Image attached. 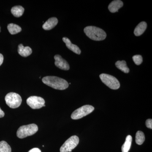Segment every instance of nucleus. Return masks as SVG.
Wrapping results in <instances>:
<instances>
[{"instance_id":"2","label":"nucleus","mask_w":152,"mask_h":152,"mask_svg":"<svg viewBox=\"0 0 152 152\" xmlns=\"http://www.w3.org/2000/svg\"><path fill=\"white\" fill-rule=\"evenodd\" d=\"M84 31L87 37L93 40H104L107 37L105 32L100 28L97 27L89 26L85 28Z\"/></svg>"},{"instance_id":"13","label":"nucleus","mask_w":152,"mask_h":152,"mask_svg":"<svg viewBox=\"0 0 152 152\" xmlns=\"http://www.w3.org/2000/svg\"><path fill=\"white\" fill-rule=\"evenodd\" d=\"M18 53L22 56L26 57L31 54L32 50L29 47H24L23 44H20L18 47Z\"/></svg>"},{"instance_id":"22","label":"nucleus","mask_w":152,"mask_h":152,"mask_svg":"<svg viewBox=\"0 0 152 152\" xmlns=\"http://www.w3.org/2000/svg\"><path fill=\"white\" fill-rule=\"evenodd\" d=\"M146 126L149 129H152V120L151 119H149L146 120L145 122Z\"/></svg>"},{"instance_id":"12","label":"nucleus","mask_w":152,"mask_h":152,"mask_svg":"<svg viewBox=\"0 0 152 152\" xmlns=\"http://www.w3.org/2000/svg\"><path fill=\"white\" fill-rule=\"evenodd\" d=\"M58 23V20L57 18L54 17L50 18L43 25V28L45 30H51L56 26Z\"/></svg>"},{"instance_id":"23","label":"nucleus","mask_w":152,"mask_h":152,"mask_svg":"<svg viewBox=\"0 0 152 152\" xmlns=\"http://www.w3.org/2000/svg\"><path fill=\"white\" fill-rule=\"evenodd\" d=\"M28 152H41V150L38 148H34Z\"/></svg>"},{"instance_id":"6","label":"nucleus","mask_w":152,"mask_h":152,"mask_svg":"<svg viewBox=\"0 0 152 152\" xmlns=\"http://www.w3.org/2000/svg\"><path fill=\"white\" fill-rule=\"evenodd\" d=\"M94 107L90 105L82 106L73 112L71 115V118L73 120L80 119L91 113L94 111Z\"/></svg>"},{"instance_id":"5","label":"nucleus","mask_w":152,"mask_h":152,"mask_svg":"<svg viewBox=\"0 0 152 152\" xmlns=\"http://www.w3.org/2000/svg\"><path fill=\"white\" fill-rule=\"evenodd\" d=\"M99 77L102 81L110 88L113 90L119 88L120 82L113 76L108 74H102L100 75Z\"/></svg>"},{"instance_id":"3","label":"nucleus","mask_w":152,"mask_h":152,"mask_svg":"<svg viewBox=\"0 0 152 152\" xmlns=\"http://www.w3.org/2000/svg\"><path fill=\"white\" fill-rule=\"evenodd\" d=\"M38 131V126L35 124L21 126L17 131V137L20 139L24 138L28 136L33 135Z\"/></svg>"},{"instance_id":"15","label":"nucleus","mask_w":152,"mask_h":152,"mask_svg":"<svg viewBox=\"0 0 152 152\" xmlns=\"http://www.w3.org/2000/svg\"><path fill=\"white\" fill-rule=\"evenodd\" d=\"M24 9L21 6H16L13 7L11 9V13L14 16L19 18L22 16L24 12Z\"/></svg>"},{"instance_id":"19","label":"nucleus","mask_w":152,"mask_h":152,"mask_svg":"<svg viewBox=\"0 0 152 152\" xmlns=\"http://www.w3.org/2000/svg\"><path fill=\"white\" fill-rule=\"evenodd\" d=\"M145 140V136L142 131H139L136 134V142L138 145H141Z\"/></svg>"},{"instance_id":"9","label":"nucleus","mask_w":152,"mask_h":152,"mask_svg":"<svg viewBox=\"0 0 152 152\" xmlns=\"http://www.w3.org/2000/svg\"><path fill=\"white\" fill-rule=\"evenodd\" d=\"M55 64L57 67L64 70H69L70 69L69 65L66 60L64 59L60 55L55 56Z\"/></svg>"},{"instance_id":"18","label":"nucleus","mask_w":152,"mask_h":152,"mask_svg":"<svg viewBox=\"0 0 152 152\" xmlns=\"http://www.w3.org/2000/svg\"><path fill=\"white\" fill-rule=\"evenodd\" d=\"M7 29L9 32L12 35L16 34L21 31L22 28L20 26L14 23L8 25Z\"/></svg>"},{"instance_id":"7","label":"nucleus","mask_w":152,"mask_h":152,"mask_svg":"<svg viewBox=\"0 0 152 152\" xmlns=\"http://www.w3.org/2000/svg\"><path fill=\"white\" fill-rule=\"evenodd\" d=\"M79 142L78 137L73 136L68 139L60 148L61 152H71L77 145Z\"/></svg>"},{"instance_id":"17","label":"nucleus","mask_w":152,"mask_h":152,"mask_svg":"<svg viewBox=\"0 0 152 152\" xmlns=\"http://www.w3.org/2000/svg\"><path fill=\"white\" fill-rule=\"evenodd\" d=\"M115 66L117 68L125 73H128L129 72V69L125 61H118L115 63Z\"/></svg>"},{"instance_id":"21","label":"nucleus","mask_w":152,"mask_h":152,"mask_svg":"<svg viewBox=\"0 0 152 152\" xmlns=\"http://www.w3.org/2000/svg\"><path fill=\"white\" fill-rule=\"evenodd\" d=\"M132 58L134 62L137 65H140L142 63V57L141 55H135L133 56Z\"/></svg>"},{"instance_id":"24","label":"nucleus","mask_w":152,"mask_h":152,"mask_svg":"<svg viewBox=\"0 0 152 152\" xmlns=\"http://www.w3.org/2000/svg\"><path fill=\"white\" fill-rule=\"evenodd\" d=\"M3 61H4V56H3L2 54L0 53V66L2 64Z\"/></svg>"},{"instance_id":"11","label":"nucleus","mask_w":152,"mask_h":152,"mask_svg":"<svg viewBox=\"0 0 152 152\" xmlns=\"http://www.w3.org/2000/svg\"><path fill=\"white\" fill-rule=\"evenodd\" d=\"M124 6V3L120 0H115L113 1L108 6L109 11L112 13L118 12L121 8Z\"/></svg>"},{"instance_id":"1","label":"nucleus","mask_w":152,"mask_h":152,"mask_svg":"<svg viewBox=\"0 0 152 152\" xmlns=\"http://www.w3.org/2000/svg\"><path fill=\"white\" fill-rule=\"evenodd\" d=\"M45 84L55 89L64 90L69 87V83L66 80L56 76H47L42 79Z\"/></svg>"},{"instance_id":"26","label":"nucleus","mask_w":152,"mask_h":152,"mask_svg":"<svg viewBox=\"0 0 152 152\" xmlns=\"http://www.w3.org/2000/svg\"><path fill=\"white\" fill-rule=\"evenodd\" d=\"M0 32H1V27H0Z\"/></svg>"},{"instance_id":"25","label":"nucleus","mask_w":152,"mask_h":152,"mask_svg":"<svg viewBox=\"0 0 152 152\" xmlns=\"http://www.w3.org/2000/svg\"><path fill=\"white\" fill-rule=\"evenodd\" d=\"M5 114L4 111L2 110L0 108V118H3Z\"/></svg>"},{"instance_id":"16","label":"nucleus","mask_w":152,"mask_h":152,"mask_svg":"<svg viewBox=\"0 0 152 152\" xmlns=\"http://www.w3.org/2000/svg\"><path fill=\"white\" fill-rule=\"evenodd\" d=\"M132 142V136L130 135L127 136L125 143L122 146V152H129L131 148Z\"/></svg>"},{"instance_id":"4","label":"nucleus","mask_w":152,"mask_h":152,"mask_svg":"<svg viewBox=\"0 0 152 152\" xmlns=\"http://www.w3.org/2000/svg\"><path fill=\"white\" fill-rule=\"evenodd\" d=\"M6 104L11 108L18 107L21 104L22 99L20 95L15 93H9L5 98Z\"/></svg>"},{"instance_id":"14","label":"nucleus","mask_w":152,"mask_h":152,"mask_svg":"<svg viewBox=\"0 0 152 152\" xmlns=\"http://www.w3.org/2000/svg\"><path fill=\"white\" fill-rule=\"evenodd\" d=\"M147 27V24L146 22L143 21L140 23L134 31L135 35L137 37L141 35L146 29Z\"/></svg>"},{"instance_id":"10","label":"nucleus","mask_w":152,"mask_h":152,"mask_svg":"<svg viewBox=\"0 0 152 152\" xmlns=\"http://www.w3.org/2000/svg\"><path fill=\"white\" fill-rule=\"evenodd\" d=\"M62 39L64 42L66 44V46L67 48L68 49H69L71 51L73 52L74 53H75L77 54H80L81 51L80 48L76 45L72 44L69 39L65 37L63 38Z\"/></svg>"},{"instance_id":"20","label":"nucleus","mask_w":152,"mask_h":152,"mask_svg":"<svg viewBox=\"0 0 152 152\" xmlns=\"http://www.w3.org/2000/svg\"><path fill=\"white\" fill-rule=\"evenodd\" d=\"M0 152H12L11 147L4 141L0 142Z\"/></svg>"},{"instance_id":"8","label":"nucleus","mask_w":152,"mask_h":152,"mask_svg":"<svg viewBox=\"0 0 152 152\" xmlns=\"http://www.w3.org/2000/svg\"><path fill=\"white\" fill-rule=\"evenodd\" d=\"M45 100L41 97L31 96L27 99V104L33 109H39L45 107Z\"/></svg>"}]
</instances>
